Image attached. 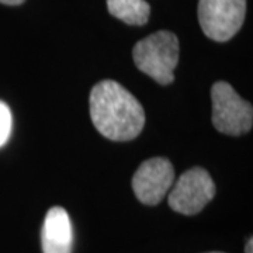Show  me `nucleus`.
Masks as SVG:
<instances>
[{"label":"nucleus","instance_id":"1a4fd4ad","mask_svg":"<svg viewBox=\"0 0 253 253\" xmlns=\"http://www.w3.org/2000/svg\"><path fill=\"white\" fill-rule=\"evenodd\" d=\"M13 126V117L9 106L0 100V148L9 141Z\"/></svg>","mask_w":253,"mask_h":253},{"label":"nucleus","instance_id":"f8f14e48","mask_svg":"<svg viewBox=\"0 0 253 253\" xmlns=\"http://www.w3.org/2000/svg\"><path fill=\"white\" fill-rule=\"evenodd\" d=\"M207 253H222V252H207Z\"/></svg>","mask_w":253,"mask_h":253},{"label":"nucleus","instance_id":"0eeeda50","mask_svg":"<svg viewBox=\"0 0 253 253\" xmlns=\"http://www.w3.org/2000/svg\"><path fill=\"white\" fill-rule=\"evenodd\" d=\"M42 253H72L73 229L71 217L62 207L46 212L41 231Z\"/></svg>","mask_w":253,"mask_h":253},{"label":"nucleus","instance_id":"9d476101","mask_svg":"<svg viewBox=\"0 0 253 253\" xmlns=\"http://www.w3.org/2000/svg\"><path fill=\"white\" fill-rule=\"evenodd\" d=\"M26 0H0V3L7 4V6H18L21 3H24Z\"/></svg>","mask_w":253,"mask_h":253},{"label":"nucleus","instance_id":"6e6552de","mask_svg":"<svg viewBox=\"0 0 253 253\" xmlns=\"http://www.w3.org/2000/svg\"><path fill=\"white\" fill-rule=\"evenodd\" d=\"M107 9L113 17L129 26H144L151 14V6L145 0H107Z\"/></svg>","mask_w":253,"mask_h":253},{"label":"nucleus","instance_id":"20e7f679","mask_svg":"<svg viewBox=\"0 0 253 253\" xmlns=\"http://www.w3.org/2000/svg\"><path fill=\"white\" fill-rule=\"evenodd\" d=\"M246 0H199V21L210 40L229 41L244 24Z\"/></svg>","mask_w":253,"mask_h":253},{"label":"nucleus","instance_id":"9b49d317","mask_svg":"<svg viewBox=\"0 0 253 253\" xmlns=\"http://www.w3.org/2000/svg\"><path fill=\"white\" fill-rule=\"evenodd\" d=\"M253 248V241L252 238H249V241L246 242V246H245V253H252Z\"/></svg>","mask_w":253,"mask_h":253},{"label":"nucleus","instance_id":"7ed1b4c3","mask_svg":"<svg viewBox=\"0 0 253 253\" xmlns=\"http://www.w3.org/2000/svg\"><path fill=\"white\" fill-rule=\"evenodd\" d=\"M212 126L221 134L238 136L252 129L253 109L228 82H217L211 87Z\"/></svg>","mask_w":253,"mask_h":253},{"label":"nucleus","instance_id":"f03ea898","mask_svg":"<svg viewBox=\"0 0 253 253\" xmlns=\"http://www.w3.org/2000/svg\"><path fill=\"white\" fill-rule=\"evenodd\" d=\"M179 54L180 48L177 37L166 30L138 41L132 49L136 68L159 84H170L174 81Z\"/></svg>","mask_w":253,"mask_h":253},{"label":"nucleus","instance_id":"39448f33","mask_svg":"<svg viewBox=\"0 0 253 253\" xmlns=\"http://www.w3.org/2000/svg\"><path fill=\"white\" fill-rule=\"evenodd\" d=\"M168 203L173 211L183 215H196L215 196V184L203 168H193L173 183Z\"/></svg>","mask_w":253,"mask_h":253},{"label":"nucleus","instance_id":"f257e3e1","mask_svg":"<svg viewBox=\"0 0 253 253\" xmlns=\"http://www.w3.org/2000/svg\"><path fill=\"white\" fill-rule=\"evenodd\" d=\"M89 106L96 129L111 141H131L144 129V107L117 82L103 81L94 84Z\"/></svg>","mask_w":253,"mask_h":253},{"label":"nucleus","instance_id":"423d86ee","mask_svg":"<svg viewBox=\"0 0 253 253\" xmlns=\"http://www.w3.org/2000/svg\"><path fill=\"white\" fill-rule=\"evenodd\" d=\"M174 183V169L170 161L152 158L141 163L132 177V190L136 199L146 206L162 201Z\"/></svg>","mask_w":253,"mask_h":253}]
</instances>
